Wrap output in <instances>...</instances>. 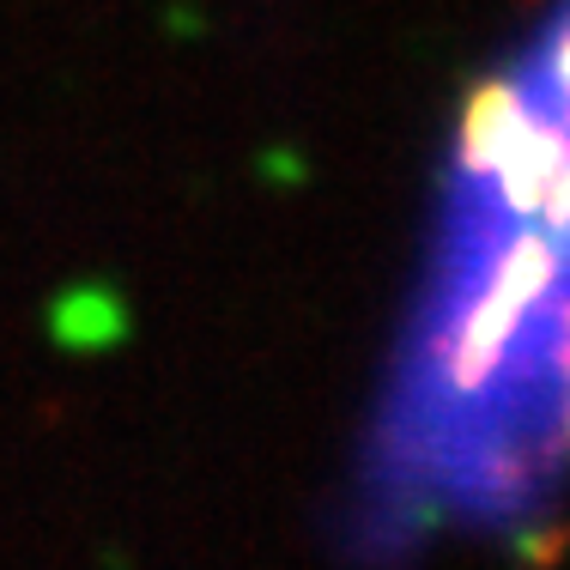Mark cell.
I'll use <instances>...</instances> for the list:
<instances>
[{
  "mask_svg": "<svg viewBox=\"0 0 570 570\" xmlns=\"http://www.w3.org/2000/svg\"><path fill=\"white\" fill-rule=\"evenodd\" d=\"M547 86L559 91V98H570V19L552 31V43H547Z\"/></svg>",
  "mask_w": 570,
  "mask_h": 570,
  "instance_id": "277c9868",
  "label": "cell"
},
{
  "mask_svg": "<svg viewBox=\"0 0 570 570\" xmlns=\"http://www.w3.org/2000/svg\"><path fill=\"white\" fill-rule=\"evenodd\" d=\"M570 165V134L559 121H540L528 116L522 128H515V140L498 153L492 165V183H498V207L510 213V219H528V213H540V200H547L552 176Z\"/></svg>",
  "mask_w": 570,
  "mask_h": 570,
  "instance_id": "6da1fadb",
  "label": "cell"
},
{
  "mask_svg": "<svg viewBox=\"0 0 570 570\" xmlns=\"http://www.w3.org/2000/svg\"><path fill=\"white\" fill-rule=\"evenodd\" d=\"M540 219H547L552 230H570V165L552 176V188H547V200H540Z\"/></svg>",
  "mask_w": 570,
  "mask_h": 570,
  "instance_id": "5b68a950",
  "label": "cell"
},
{
  "mask_svg": "<svg viewBox=\"0 0 570 570\" xmlns=\"http://www.w3.org/2000/svg\"><path fill=\"white\" fill-rule=\"evenodd\" d=\"M559 267L564 262H559V249H552L547 237H510L504 249H498L492 274H485V292H498L504 304L528 309L552 279H559Z\"/></svg>",
  "mask_w": 570,
  "mask_h": 570,
  "instance_id": "3957f363",
  "label": "cell"
},
{
  "mask_svg": "<svg viewBox=\"0 0 570 570\" xmlns=\"http://www.w3.org/2000/svg\"><path fill=\"white\" fill-rule=\"evenodd\" d=\"M528 121V104L515 91V79H485L473 91L468 116H461V170L468 176H492L498 153L515 140V128Z\"/></svg>",
  "mask_w": 570,
  "mask_h": 570,
  "instance_id": "7a4b0ae2",
  "label": "cell"
}]
</instances>
